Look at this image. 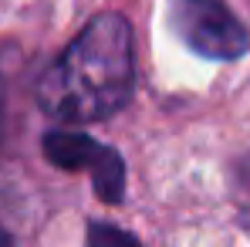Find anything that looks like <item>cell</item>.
<instances>
[{"label": "cell", "instance_id": "6da1fadb", "mask_svg": "<svg viewBox=\"0 0 250 247\" xmlns=\"http://www.w3.org/2000/svg\"><path fill=\"white\" fill-rule=\"evenodd\" d=\"M135 91V47L122 14H98L78 31L38 82V105L68 125L102 122L122 112Z\"/></svg>", "mask_w": 250, "mask_h": 247}, {"label": "cell", "instance_id": "7a4b0ae2", "mask_svg": "<svg viewBox=\"0 0 250 247\" xmlns=\"http://www.w3.org/2000/svg\"><path fill=\"white\" fill-rule=\"evenodd\" d=\"M169 31L189 51L213 61H237L250 51V34L223 0H169Z\"/></svg>", "mask_w": 250, "mask_h": 247}, {"label": "cell", "instance_id": "3957f363", "mask_svg": "<svg viewBox=\"0 0 250 247\" xmlns=\"http://www.w3.org/2000/svg\"><path fill=\"white\" fill-rule=\"evenodd\" d=\"M44 156L58 169H71V173H88L95 193L102 203H119L125 193V166L122 156L108 146H102L98 139L71 132V129H54L44 135Z\"/></svg>", "mask_w": 250, "mask_h": 247}, {"label": "cell", "instance_id": "277c9868", "mask_svg": "<svg viewBox=\"0 0 250 247\" xmlns=\"http://www.w3.org/2000/svg\"><path fill=\"white\" fill-rule=\"evenodd\" d=\"M84 247H142L128 230L115 227V224H88V241Z\"/></svg>", "mask_w": 250, "mask_h": 247}, {"label": "cell", "instance_id": "5b68a950", "mask_svg": "<svg viewBox=\"0 0 250 247\" xmlns=\"http://www.w3.org/2000/svg\"><path fill=\"white\" fill-rule=\"evenodd\" d=\"M0 247H14V241H10V234H7V230H0Z\"/></svg>", "mask_w": 250, "mask_h": 247}, {"label": "cell", "instance_id": "8992f818", "mask_svg": "<svg viewBox=\"0 0 250 247\" xmlns=\"http://www.w3.org/2000/svg\"><path fill=\"white\" fill-rule=\"evenodd\" d=\"M244 176H247V180H250V156H247V159H244Z\"/></svg>", "mask_w": 250, "mask_h": 247}]
</instances>
